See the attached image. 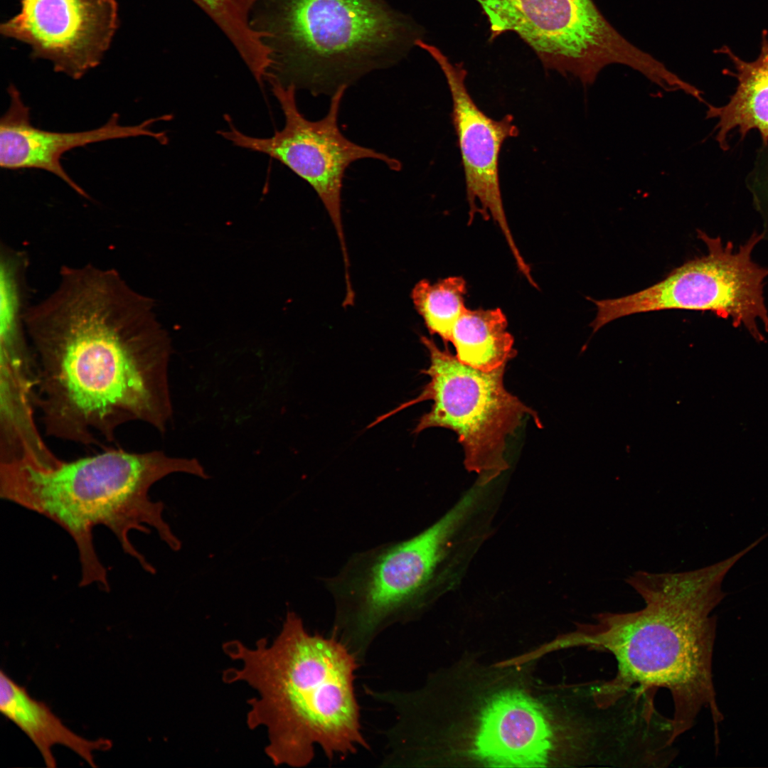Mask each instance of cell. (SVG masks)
<instances>
[{
	"label": "cell",
	"mask_w": 768,
	"mask_h": 768,
	"mask_svg": "<svg viewBox=\"0 0 768 768\" xmlns=\"http://www.w3.org/2000/svg\"><path fill=\"white\" fill-rule=\"evenodd\" d=\"M24 320L48 436L98 444L132 421L166 432L171 341L154 301L117 271L62 267L55 289Z\"/></svg>",
	"instance_id": "1"
},
{
	"label": "cell",
	"mask_w": 768,
	"mask_h": 768,
	"mask_svg": "<svg viewBox=\"0 0 768 768\" xmlns=\"http://www.w3.org/2000/svg\"><path fill=\"white\" fill-rule=\"evenodd\" d=\"M744 554L690 571H636L626 582L643 599L642 609L597 614L594 622L558 640L560 647H586L614 656L615 677L594 686L600 706L616 704L636 684L646 690L663 688L673 703V742L704 708L710 710L718 737L722 715L713 681L716 619L711 613L725 596L723 578Z\"/></svg>",
	"instance_id": "2"
},
{
	"label": "cell",
	"mask_w": 768,
	"mask_h": 768,
	"mask_svg": "<svg viewBox=\"0 0 768 768\" xmlns=\"http://www.w3.org/2000/svg\"><path fill=\"white\" fill-rule=\"evenodd\" d=\"M240 668L223 673L226 683L245 682L258 693L247 700V725L267 729L265 752L275 766L303 767L319 747L330 761L369 750L355 692L361 665L332 635L309 632L288 611L282 629L249 648L239 640L223 644Z\"/></svg>",
	"instance_id": "3"
},
{
	"label": "cell",
	"mask_w": 768,
	"mask_h": 768,
	"mask_svg": "<svg viewBox=\"0 0 768 768\" xmlns=\"http://www.w3.org/2000/svg\"><path fill=\"white\" fill-rule=\"evenodd\" d=\"M202 479L210 476L196 458L170 456L161 450L129 452L112 449L53 466L0 463V496L53 521L75 542L80 563V587L97 585L110 591L107 570L93 543V530L103 526L116 537L124 553L146 572L155 567L134 545L132 531L154 529L171 550L181 541L164 520V505L152 501L154 484L173 474Z\"/></svg>",
	"instance_id": "4"
},
{
	"label": "cell",
	"mask_w": 768,
	"mask_h": 768,
	"mask_svg": "<svg viewBox=\"0 0 768 768\" xmlns=\"http://www.w3.org/2000/svg\"><path fill=\"white\" fill-rule=\"evenodd\" d=\"M269 79L332 96L402 60L424 31L386 0H272Z\"/></svg>",
	"instance_id": "5"
},
{
	"label": "cell",
	"mask_w": 768,
	"mask_h": 768,
	"mask_svg": "<svg viewBox=\"0 0 768 768\" xmlns=\"http://www.w3.org/2000/svg\"><path fill=\"white\" fill-rule=\"evenodd\" d=\"M471 491L408 539L356 553L326 580L334 602L331 635L362 664L378 637L412 619L423 605L454 534L477 503Z\"/></svg>",
	"instance_id": "6"
},
{
	"label": "cell",
	"mask_w": 768,
	"mask_h": 768,
	"mask_svg": "<svg viewBox=\"0 0 768 768\" xmlns=\"http://www.w3.org/2000/svg\"><path fill=\"white\" fill-rule=\"evenodd\" d=\"M430 364L422 370L430 380L415 398L378 417L375 425L390 416L424 400H432L430 410L419 420L413 433L430 427L453 430L464 452V465L479 476L484 485L508 468L506 439L530 415L541 427L537 413L504 387L503 365L484 372L461 363L442 350L433 339L422 336Z\"/></svg>",
	"instance_id": "7"
},
{
	"label": "cell",
	"mask_w": 768,
	"mask_h": 768,
	"mask_svg": "<svg viewBox=\"0 0 768 768\" xmlns=\"http://www.w3.org/2000/svg\"><path fill=\"white\" fill-rule=\"evenodd\" d=\"M708 254L685 262L663 279L646 289L620 298L595 300L597 314L590 324L593 334L617 319L639 313L668 309L711 311L730 319L735 327L743 325L758 341L763 340L759 324L768 332V311L764 281L768 267L752 260L755 246L762 240L754 233L737 250L720 237L698 230Z\"/></svg>",
	"instance_id": "8"
},
{
	"label": "cell",
	"mask_w": 768,
	"mask_h": 768,
	"mask_svg": "<svg viewBox=\"0 0 768 768\" xmlns=\"http://www.w3.org/2000/svg\"><path fill=\"white\" fill-rule=\"evenodd\" d=\"M489 24V41L512 32L546 70L592 85L611 64L633 66L639 49L604 17L592 0H474Z\"/></svg>",
	"instance_id": "9"
},
{
	"label": "cell",
	"mask_w": 768,
	"mask_h": 768,
	"mask_svg": "<svg viewBox=\"0 0 768 768\" xmlns=\"http://www.w3.org/2000/svg\"><path fill=\"white\" fill-rule=\"evenodd\" d=\"M268 82L284 116L283 128L268 138H257L238 131L231 123L220 134L235 145L265 154L279 161L306 181L318 195L334 226L341 245L344 269L350 263L344 236L341 193L344 174L354 161L379 160L394 171L401 162L376 150L359 145L346 138L338 127L342 99L347 87L339 88L331 97L327 114L311 121L299 112L296 87L284 85L274 79Z\"/></svg>",
	"instance_id": "10"
},
{
	"label": "cell",
	"mask_w": 768,
	"mask_h": 768,
	"mask_svg": "<svg viewBox=\"0 0 768 768\" xmlns=\"http://www.w3.org/2000/svg\"><path fill=\"white\" fill-rule=\"evenodd\" d=\"M597 746V731L562 727L530 695L506 689L481 710L469 754L486 767H545L563 751L569 763L588 766Z\"/></svg>",
	"instance_id": "11"
},
{
	"label": "cell",
	"mask_w": 768,
	"mask_h": 768,
	"mask_svg": "<svg viewBox=\"0 0 768 768\" xmlns=\"http://www.w3.org/2000/svg\"><path fill=\"white\" fill-rule=\"evenodd\" d=\"M416 46L427 51L442 71L452 100V122L457 138L469 205V223L476 214L492 219L500 228L518 270L528 265L514 241L503 208L498 161L504 142L518 134L513 117H489L475 103L466 85L462 63H453L437 47L419 40Z\"/></svg>",
	"instance_id": "12"
},
{
	"label": "cell",
	"mask_w": 768,
	"mask_h": 768,
	"mask_svg": "<svg viewBox=\"0 0 768 768\" xmlns=\"http://www.w3.org/2000/svg\"><path fill=\"white\" fill-rule=\"evenodd\" d=\"M21 9L0 33L31 47L74 80L98 66L119 28L116 0H20Z\"/></svg>",
	"instance_id": "13"
},
{
	"label": "cell",
	"mask_w": 768,
	"mask_h": 768,
	"mask_svg": "<svg viewBox=\"0 0 768 768\" xmlns=\"http://www.w3.org/2000/svg\"><path fill=\"white\" fill-rule=\"evenodd\" d=\"M9 105L0 119V166L8 170L41 169L54 174L82 196L85 191L63 169L60 159L68 151L103 141L150 137L161 144L167 142L164 132H156L151 126L161 120L169 119L164 115L146 119L136 125H122L119 114L113 113L102 126L90 130L58 132L41 129L31 124V108L20 91L11 84L7 88Z\"/></svg>",
	"instance_id": "14"
},
{
	"label": "cell",
	"mask_w": 768,
	"mask_h": 768,
	"mask_svg": "<svg viewBox=\"0 0 768 768\" xmlns=\"http://www.w3.org/2000/svg\"><path fill=\"white\" fill-rule=\"evenodd\" d=\"M27 341H0V462L44 464L56 455L35 422L36 373Z\"/></svg>",
	"instance_id": "15"
},
{
	"label": "cell",
	"mask_w": 768,
	"mask_h": 768,
	"mask_svg": "<svg viewBox=\"0 0 768 768\" xmlns=\"http://www.w3.org/2000/svg\"><path fill=\"white\" fill-rule=\"evenodd\" d=\"M715 52L726 56L735 70L723 69L722 74L735 78L737 86L728 102L722 106L706 103V119H717L715 140L722 151L730 149L729 134L738 131L741 139L749 132H759L762 146L768 144V31H762L760 50L756 59L747 61L727 46Z\"/></svg>",
	"instance_id": "16"
},
{
	"label": "cell",
	"mask_w": 768,
	"mask_h": 768,
	"mask_svg": "<svg viewBox=\"0 0 768 768\" xmlns=\"http://www.w3.org/2000/svg\"><path fill=\"white\" fill-rule=\"evenodd\" d=\"M0 711L18 727L41 752L48 767H55L52 747L65 746L91 767H95L93 752L110 750V740L85 739L66 727L43 702L33 698L26 688L11 678L3 670L0 672Z\"/></svg>",
	"instance_id": "17"
},
{
	"label": "cell",
	"mask_w": 768,
	"mask_h": 768,
	"mask_svg": "<svg viewBox=\"0 0 768 768\" xmlns=\"http://www.w3.org/2000/svg\"><path fill=\"white\" fill-rule=\"evenodd\" d=\"M508 321L500 308L466 309L452 331L450 341L462 363L484 372L506 365L517 352Z\"/></svg>",
	"instance_id": "18"
},
{
	"label": "cell",
	"mask_w": 768,
	"mask_h": 768,
	"mask_svg": "<svg viewBox=\"0 0 768 768\" xmlns=\"http://www.w3.org/2000/svg\"><path fill=\"white\" fill-rule=\"evenodd\" d=\"M226 35L257 82L268 74L272 63L267 44L269 34L256 28L250 13L265 0H193Z\"/></svg>",
	"instance_id": "19"
},
{
	"label": "cell",
	"mask_w": 768,
	"mask_h": 768,
	"mask_svg": "<svg viewBox=\"0 0 768 768\" xmlns=\"http://www.w3.org/2000/svg\"><path fill=\"white\" fill-rule=\"evenodd\" d=\"M466 283L460 276L448 277L432 283L424 279L412 288L414 307L432 335L449 342L452 331L466 307Z\"/></svg>",
	"instance_id": "20"
},
{
	"label": "cell",
	"mask_w": 768,
	"mask_h": 768,
	"mask_svg": "<svg viewBox=\"0 0 768 768\" xmlns=\"http://www.w3.org/2000/svg\"><path fill=\"white\" fill-rule=\"evenodd\" d=\"M747 185L763 221L764 239L768 240V144L759 149L754 167L747 176Z\"/></svg>",
	"instance_id": "21"
}]
</instances>
